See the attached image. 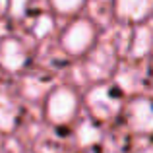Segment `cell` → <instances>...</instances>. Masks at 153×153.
<instances>
[{
	"label": "cell",
	"mask_w": 153,
	"mask_h": 153,
	"mask_svg": "<svg viewBox=\"0 0 153 153\" xmlns=\"http://www.w3.org/2000/svg\"><path fill=\"white\" fill-rule=\"evenodd\" d=\"M130 122L138 132L153 130V105L146 99H140L130 108Z\"/></svg>",
	"instance_id": "obj_4"
},
{
	"label": "cell",
	"mask_w": 153,
	"mask_h": 153,
	"mask_svg": "<svg viewBox=\"0 0 153 153\" xmlns=\"http://www.w3.org/2000/svg\"><path fill=\"white\" fill-rule=\"evenodd\" d=\"M116 10L126 19H142L153 10V0H118Z\"/></svg>",
	"instance_id": "obj_5"
},
{
	"label": "cell",
	"mask_w": 153,
	"mask_h": 153,
	"mask_svg": "<svg viewBox=\"0 0 153 153\" xmlns=\"http://www.w3.org/2000/svg\"><path fill=\"white\" fill-rule=\"evenodd\" d=\"M93 37H95V29L89 22H76L74 25L68 27V31L64 33L62 37V43L70 52L74 54H82L89 49V45L93 43Z\"/></svg>",
	"instance_id": "obj_1"
},
{
	"label": "cell",
	"mask_w": 153,
	"mask_h": 153,
	"mask_svg": "<svg viewBox=\"0 0 153 153\" xmlns=\"http://www.w3.org/2000/svg\"><path fill=\"white\" fill-rule=\"evenodd\" d=\"M25 2H27V0H16V6L12 8V12H14L16 16H19V14L23 12V6H25Z\"/></svg>",
	"instance_id": "obj_9"
},
{
	"label": "cell",
	"mask_w": 153,
	"mask_h": 153,
	"mask_svg": "<svg viewBox=\"0 0 153 153\" xmlns=\"http://www.w3.org/2000/svg\"><path fill=\"white\" fill-rule=\"evenodd\" d=\"M18 108L8 97L0 95V130H10L16 122Z\"/></svg>",
	"instance_id": "obj_6"
},
{
	"label": "cell",
	"mask_w": 153,
	"mask_h": 153,
	"mask_svg": "<svg viewBox=\"0 0 153 153\" xmlns=\"http://www.w3.org/2000/svg\"><path fill=\"white\" fill-rule=\"evenodd\" d=\"M83 0H52V6L56 8L62 14H72V12H78L82 8Z\"/></svg>",
	"instance_id": "obj_8"
},
{
	"label": "cell",
	"mask_w": 153,
	"mask_h": 153,
	"mask_svg": "<svg viewBox=\"0 0 153 153\" xmlns=\"http://www.w3.org/2000/svg\"><path fill=\"white\" fill-rule=\"evenodd\" d=\"M76 112V95L70 89H58L49 99V116L54 122H68Z\"/></svg>",
	"instance_id": "obj_2"
},
{
	"label": "cell",
	"mask_w": 153,
	"mask_h": 153,
	"mask_svg": "<svg viewBox=\"0 0 153 153\" xmlns=\"http://www.w3.org/2000/svg\"><path fill=\"white\" fill-rule=\"evenodd\" d=\"M0 64L8 70H19L25 64V52L18 41L6 39L0 43Z\"/></svg>",
	"instance_id": "obj_3"
},
{
	"label": "cell",
	"mask_w": 153,
	"mask_h": 153,
	"mask_svg": "<svg viewBox=\"0 0 153 153\" xmlns=\"http://www.w3.org/2000/svg\"><path fill=\"white\" fill-rule=\"evenodd\" d=\"M151 41H153V37H151V31L147 29V27L138 29L136 31V39H134V47H132V54H136V56L147 54Z\"/></svg>",
	"instance_id": "obj_7"
}]
</instances>
